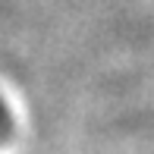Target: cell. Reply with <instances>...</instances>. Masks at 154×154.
Returning a JSON list of instances; mask_svg holds the SVG:
<instances>
[{"instance_id": "6da1fadb", "label": "cell", "mask_w": 154, "mask_h": 154, "mask_svg": "<svg viewBox=\"0 0 154 154\" xmlns=\"http://www.w3.org/2000/svg\"><path fill=\"white\" fill-rule=\"evenodd\" d=\"M13 138H16V123H13V110H10V104L3 101V94H0V151H10Z\"/></svg>"}]
</instances>
